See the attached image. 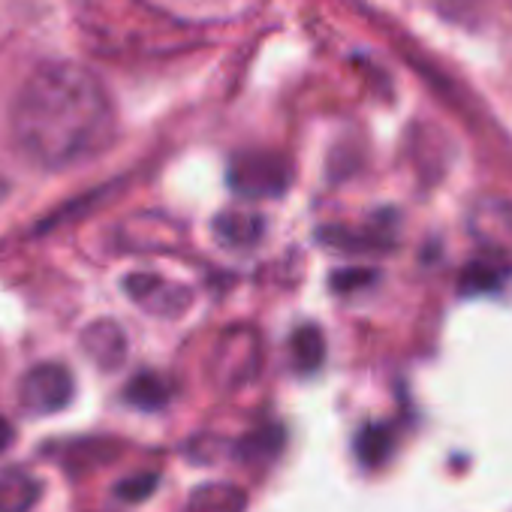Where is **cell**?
<instances>
[{
    "label": "cell",
    "instance_id": "cell-1",
    "mask_svg": "<svg viewBox=\"0 0 512 512\" xmlns=\"http://www.w3.org/2000/svg\"><path fill=\"white\" fill-rule=\"evenodd\" d=\"M115 127L109 91L79 64H43L34 70L10 115L19 154L52 172L100 157L112 145Z\"/></svg>",
    "mask_w": 512,
    "mask_h": 512
},
{
    "label": "cell",
    "instance_id": "cell-2",
    "mask_svg": "<svg viewBox=\"0 0 512 512\" xmlns=\"http://www.w3.org/2000/svg\"><path fill=\"white\" fill-rule=\"evenodd\" d=\"M73 392H76V383H73V374L67 365L40 362L25 374L22 389H19V401L28 413L49 416V413L64 410L73 401Z\"/></svg>",
    "mask_w": 512,
    "mask_h": 512
},
{
    "label": "cell",
    "instance_id": "cell-3",
    "mask_svg": "<svg viewBox=\"0 0 512 512\" xmlns=\"http://www.w3.org/2000/svg\"><path fill=\"white\" fill-rule=\"evenodd\" d=\"M229 181L238 193L250 199H263V196H281L290 184V172L287 163L275 154H247L232 163Z\"/></svg>",
    "mask_w": 512,
    "mask_h": 512
},
{
    "label": "cell",
    "instance_id": "cell-4",
    "mask_svg": "<svg viewBox=\"0 0 512 512\" xmlns=\"http://www.w3.org/2000/svg\"><path fill=\"white\" fill-rule=\"evenodd\" d=\"M127 287V296L145 308L148 314H157V317H178L190 308L193 302V293L181 284H172L160 275H130L124 281Z\"/></svg>",
    "mask_w": 512,
    "mask_h": 512
},
{
    "label": "cell",
    "instance_id": "cell-5",
    "mask_svg": "<svg viewBox=\"0 0 512 512\" xmlns=\"http://www.w3.org/2000/svg\"><path fill=\"white\" fill-rule=\"evenodd\" d=\"M82 347L91 356V362L103 371H115L127 359V335L118 323L100 320L82 332Z\"/></svg>",
    "mask_w": 512,
    "mask_h": 512
},
{
    "label": "cell",
    "instance_id": "cell-6",
    "mask_svg": "<svg viewBox=\"0 0 512 512\" xmlns=\"http://www.w3.org/2000/svg\"><path fill=\"white\" fill-rule=\"evenodd\" d=\"M473 232L479 241H485L488 247L506 250L512 247V205L506 199H482L473 208Z\"/></svg>",
    "mask_w": 512,
    "mask_h": 512
},
{
    "label": "cell",
    "instance_id": "cell-7",
    "mask_svg": "<svg viewBox=\"0 0 512 512\" xmlns=\"http://www.w3.org/2000/svg\"><path fill=\"white\" fill-rule=\"evenodd\" d=\"M43 497V485L34 473L4 470L0 473V512H31Z\"/></svg>",
    "mask_w": 512,
    "mask_h": 512
},
{
    "label": "cell",
    "instance_id": "cell-8",
    "mask_svg": "<svg viewBox=\"0 0 512 512\" xmlns=\"http://www.w3.org/2000/svg\"><path fill=\"white\" fill-rule=\"evenodd\" d=\"M247 494L232 482H205L187 500V512H244Z\"/></svg>",
    "mask_w": 512,
    "mask_h": 512
},
{
    "label": "cell",
    "instance_id": "cell-9",
    "mask_svg": "<svg viewBox=\"0 0 512 512\" xmlns=\"http://www.w3.org/2000/svg\"><path fill=\"white\" fill-rule=\"evenodd\" d=\"M214 232L223 244L229 247H253L263 238L266 226L263 217L256 214H244V211H226L214 220Z\"/></svg>",
    "mask_w": 512,
    "mask_h": 512
},
{
    "label": "cell",
    "instance_id": "cell-10",
    "mask_svg": "<svg viewBox=\"0 0 512 512\" xmlns=\"http://www.w3.org/2000/svg\"><path fill=\"white\" fill-rule=\"evenodd\" d=\"M169 395H172V386L160 374H139L127 386V401L139 410H160L169 401Z\"/></svg>",
    "mask_w": 512,
    "mask_h": 512
},
{
    "label": "cell",
    "instance_id": "cell-11",
    "mask_svg": "<svg viewBox=\"0 0 512 512\" xmlns=\"http://www.w3.org/2000/svg\"><path fill=\"white\" fill-rule=\"evenodd\" d=\"M323 353H326V344H323L320 329L302 326L293 335V359H296V368L299 371H317L320 362H323Z\"/></svg>",
    "mask_w": 512,
    "mask_h": 512
},
{
    "label": "cell",
    "instance_id": "cell-12",
    "mask_svg": "<svg viewBox=\"0 0 512 512\" xmlns=\"http://www.w3.org/2000/svg\"><path fill=\"white\" fill-rule=\"evenodd\" d=\"M154 488H157V476H154V473H139V476L124 479L118 491H121V497H127V500H142V497H148Z\"/></svg>",
    "mask_w": 512,
    "mask_h": 512
},
{
    "label": "cell",
    "instance_id": "cell-13",
    "mask_svg": "<svg viewBox=\"0 0 512 512\" xmlns=\"http://www.w3.org/2000/svg\"><path fill=\"white\" fill-rule=\"evenodd\" d=\"M16 440V428L7 416H0V452H7Z\"/></svg>",
    "mask_w": 512,
    "mask_h": 512
},
{
    "label": "cell",
    "instance_id": "cell-14",
    "mask_svg": "<svg viewBox=\"0 0 512 512\" xmlns=\"http://www.w3.org/2000/svg\"><path fill=\"white\" fill-rule=\"evenodd\" d=\"M4 193H7V187H4V181H0V199H4Z\"/></svg>",
    "mask_w": 512,
    "mask_h": 512
}]
</instances>
